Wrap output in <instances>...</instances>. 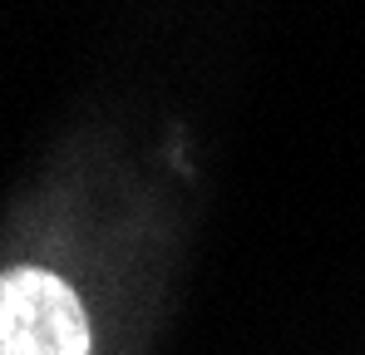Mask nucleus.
Segmentation results:
<instances>
[{
	"label": "nucleus",
	"instance_id": "f257e3e1",
	"mask_svg": "<svg viewBox=\"0 0 365 355\" xmlns=\"http://www.w3.org/2000/svg\"><path fill=\"white\" fill-rule=\"evenodd\" d=\"M0 355H89L79 296L45 267L0 272Z\"/></svg>",
	"mask_w": 365,
	"mask_h": 355
}]
</instances>
